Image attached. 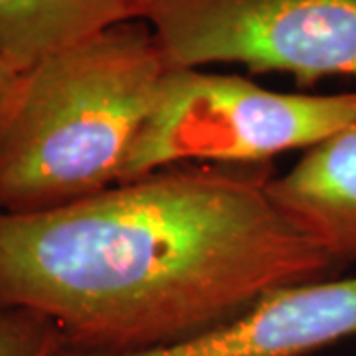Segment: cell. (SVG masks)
<instances>
[{"label": "cell", "instance_id": "8", "mask_svg": "<svg viewBox=\"0 0 356 356\" xmlns=\"http://www.w3.org/2000/svg\"><path fill=\"white\" fill-rule=\"evenodd\" d=\"M64 346L50 318L24 309H0V356H58Z\"/></svg>", "mask_w": 356, "mask_h": 356}, {"label": "cell", "instance_id": "5", "mask_svg": "<svg viewBox=\"0 0 356 356\" xmlns=\"http://www.w3.org/2000/svg\"><path fill=\"white\" fill-rule=\"evenodd\" d=\"M356 337V277L293 283L186 343L135 355L62 348L58 356H307Z\"/></svg>", "mask_w": 356, "mask_h": 356}, {"label": "cell", "instance_id": "7", "mask_svg": "<svg viewBox=\"0 0 356 356\" xmlns=\"http://www.w3.org/2000/svg\"><path fill=\"white\" fill-rule=\"evenodd\" d=\"M139 20L137 0H0V58L24 74L105 28Z\"/></svg>", "mask_w": 356, "mask_h": 356}, {"label": "cell", "instance_id": "9", "mask_svg": "<svg viewBox=\"0 0 356 356\" xmlns=\"http://www.w3.org/2000/svg\"><path fill=\"white\" fill-rule=\"evenodd\" d=\"M18 77H20V74L14 72L13 67L0 58V113L6 107L8 99L13 97L16 83H18Z\"/></svg>", "mask_w": 356, "mask_h": 356}, {"label": "cell", "instance_id": "2", "mask_svg": "<svg viewBox=\"0 0 356 356\" xmlns=\"http://www.w3.org/2000/svg\"><path fill=\"white\" fill-rule=\"evenodd\" d=\"M168 70L153 30L129 20L20 74L0 113V212L54 210L119 184Z\"/></svg>", "mask_w": 356, "mask_h": 356}, {"label": "cell", "instance_id": "1", "mask_svg": "<svg viewBox=\"0 0 356 356\" xmlns=\"http://www.w3.org/2000/svg\"><path fill=\"white\" fill-rule=\"evenodd\" d=\"M269 166L177 165L32 214L0 212V309L65 348L135 355L198 339L337 264L281 214Z\"/></svg>", "mask_w": 356, "mask_h": 356}, {"label": "cell", "instance_id": "3", "mask_svg": "<svg viewBox=\"0 0 356 356\" xmlns=\"http://www.w3.org/2000/svg\"><path fill=\"white\" fill-rule=\"evenodd\" d=\"M353 121L356 91L281 93L234 74L170 67L119 184L188 161L259 166L287 151H307Z\"/></svg>", "mask_w": 356, "mask_h": 356}, {"label": "cell", "instance_id": "6", "mask_svg": "<svg viewBox=\"0 0 356 356\" xmlns=\"http://www.w3.org/2000/svg\"><path fill=\"white\" fill-rule=\"evenodd\" d=\"M275 208L339 267L356 261V121L267 180Z\"/></svg>", "mask_w": 356, "mask_h": 356}, {"label": "cell", "instance_id": "4", "mask_svg": "<svg viewBox=\"0 0 356 356\" xmlns=\"http://www.w3.org/2000/svg\"><path fill=\"white\" fill-rule=\"evenodd\" d=\"M170 67L356 77V0H137Z\"/></svg>", "mask_w": 356, "mask_h": 356}]
</instances>
